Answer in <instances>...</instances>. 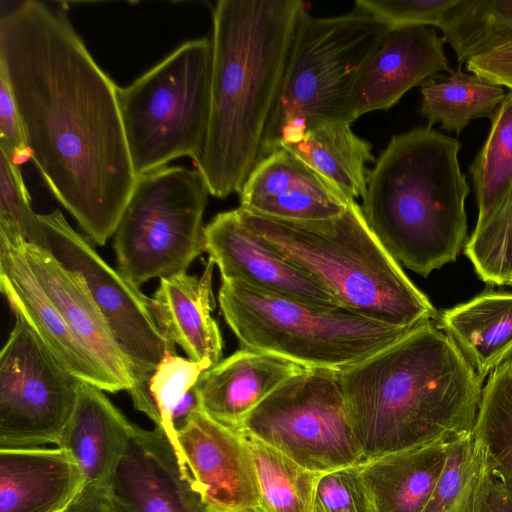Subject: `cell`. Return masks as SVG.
<instances>
[{"label": "cell", "instance_id": "26", "mask_svg": "<svg viewBox=\"0 0 512 512\" xmlns=\"http://www.w3.org/2000/svg\"><path fill=\"white\" fill-rule=\"evenodd\" d=\"M348 122H332L306 132L287 149L338 189L346 198L364 197L369 171L374 162L371 144L358 137Z\"/></svg>", "mask_w": 512, "mask_h": 512}, {"label": "cell", "instance_id": "1", "mask_svg": "<svg viewBox=\"0 0 512 512\" xmlns=\"http://www.w3.org/2000/svg\"><path fill=\"white\" fill-rule=\"evenodd\" d=\"M0 71L42 178L89 238L105 245L138 178L118 86L93 59L64 6L40 0L1 2Z\"/></svg>", "mask_w": 512, "mask_h": 512}, {"label": "cell", "instance_id": "17", "mask_svg": "<svg viewBox=\"0 0 512 512\" xmlns=\"http://www.w3.org/2000/svg\"><path fill=\"white\" fill-rule=\"evenodd\" d=\"M239 194L240 208L289 221L334 218L344 213L350 201L285 148L261 159Z\"/></svg>", "mask_w": 512, "mask_h": 512}, {"label": "cell", "instance_id": "43", "mask_svg": "<svg viewBox=\"0 0 512 512\" xmlns=\"http://www.w3.org/2000/svg\"><path fill=\"white\" fill-rule=\"evenodd\" d=\"M314 512H317V511L314 510Z\"/></svg>", "mask_w": 512, "mask_h": 512}, {"label": "cell", "instance_id": "27", "mask_svg": "<svg viewBox=\"0 0 512 512\" xmlns=\"http://www.w3.org/2000/svg\"><path fill=\"white\" fill-rule=\"evenodd\" d=\"M420 87L419 113L428 127L439 123L456 135L474 119H491L507 95L501 86L460 69L447 76H433Z\"/></svg>", "mask_w": 512, "mask_h": 512}, {"label": "cell", "instance_id": "30", "mask_svg": "<svg viewBox=\"0 0 512 512\" xmlns=\"http://www.w3.org/2000/svg\"><path fill=\"white\" fill-rule=\"evenodd\" d=\"M490 120V133L469 169L478 207L476 226L512 197V92Z\"/></svg>", "mask_w": 512, "mask_h": 512}, {"label": "cell", "instance_id": "12", "mask_svg": "<svg viewBox=\"0 0 512 512\" xmlns=\"http://www.w3.org/2000/svg\"><path fill=\"white\" fill-rule=\"evenodd\" d=\"M14 314L15 325L0 354V448L57 445L82 381Z\"/></svg>", "mask_w": 512, "mask_h": 512}, {"label": "cell", "instance_id": "22", "mask_svg": "<svg viewBox=\"0 0 512 512\" xmlns=\"http://www.w3.org/2000/svg\"><path fill=\"white\" fill-rule=\"evenodd\" d=\"M209 259L200 278L186 273L160 279L149 307L164 337L179 345L188 358L210 367L220 361L222 337L211 316L214 308Z\"/></svg>", "mask_w": 512, "mask_h": 512}, {"label": "cell", "instance_id": "40", "mask_svg": "<svg viewBox=\"0 0 512 512\" xmlns=\"http://www.w3.org/2000/svg\"><path fill=\"white\" fill-rule=\"evenodd\" d=\"M466 68L473 74L512 91V43L470 58Z\"/></svg>", "mask_w": 512, "mask_h": 512}, {"label": "cell", "instance_id": "35", "mask_svg": "<svg viewBox=\"0 0 512 512\" xmlns=\"http://www.w3.org/2000/svg\"><path fill=\"white\" fill-rule=\"evenodd\" d=\"M35 216L20 165L0 148V238L25 240Z\"/></svg>", "mask_w": 512, "mask_h": 512}, {"label": "cell", "instance_id": "7", "mask_svg": "<svg viewBox=\"0 0 512 512\" xmlns=\"http://www.w3.org/2000/svg\"><path fill=\"white\" fill-rule=\"evenodd\" d=\"M218 300L245 349L306 369L341 371L415 329L379 323L342 306H313L239 281L222 280Z\"/></svg>", "mask_w": 512, "mask_h": 512}, {"label": "cell", "instance_id": "4", "mask_svg": "<svg viewBox=\"0 0 512 512\" xmlns=\"http://www.w3.org/2000/svg\"><path fill=\"white\" fill-rule=\"evenodd\" d=\"M460 148L428 126L415 128L393 136L368 174L367 225L398 263L424 277L454 262L468 241Z\"/></svg>", "mask_w": 512, "mask_h": 512}, {"label": "cell", "instance_id": "36", "mask_svg": "<svg viewBox=\"0 0 512 512\" xmlns=\"http://www.w3.org/2000/svg\"><path fill=\"white\" fill-rule=\"evenodd\" d=\"M317 512H376L358 466L321 473L315 493Z\"/></svg>", "mask_w": 512, "mask_h": 512}, {"label": "cell", "instance_id": "5", "mask_svg": "<svg viewBox=\"0 0 512 512\" xmlns=\"http://www.w3.org/2000/svg\"><path fill=\"white\" fill-rule=\"evenodd\" d=\"M238 211L268 249L340 306L399 328L436 322L439 313L375 237L355 200L341 215L318 221L276 219L240 207Z\"/></svg>", "mask_w": 512, "mask_h": 512}, {"label": "cell", "instance_id": "20", "mask_svg": "<svg viewBox=\"0 0 512 512\" xmlns=\"http://www.w3.org/2000/svg\"><path fill=\"white\" fill-rule=\"evenodd\" d=\"M305 369L288 359L244 348L203 371L195 388L202 410L237 431L260 402Z\"/></svg>", "mask_w": 512, "mask_h": 512}, {"label": "cell", "instance_id": "28", "mask_svg": "<svg viewBox=\"0 0 512 512\" xmlns=\"http://www.w3.org/2000/svg\"><path fill=\"white\" fill-rule=\"evenodd\" d=\"M208 368L205 363L169 352L150 379L146 400L139 411L165 432L177 452V431L194 412L202 409L195 384Z\"/></svg>", "mask_w": 512, "mask_h": 512}, {"label": "cell", "instance_id": "18", "mask_svg": "<svg viewBox=\"0 0 512 512\" xmlns=\"http://www.w3.org/2000/svg\"><path fill=\"white\" fill-rule=\"evenodd\" d=\"M0 238V288L14 313L36 331L62 365L81 381L103 391H121L76 339L34 278L20 242Z\"/></svg>", "mask_w": 512, "mask_h": 512}, {"label": "cell", "instance_id": "21", "mask_svg": "<svg viewBox=\"0 0 512 512\" xmlns=\"http://www.w3.org/2000/svg\"><path fill=\"white\" fill-rule=\"evenodd\" d=\"M85 485L60 447L0 448V512H62Z\"/></svg>", "mask_w": 512, "mask_h": 512}, {"label": "cell", "instance_id": "15", "mask_svg": "<svg viewBox=\"0 0 512 512\" xmlns=\"http://www.w3.org/2000/svg\"><path fill=\"white\" fill-rule=\"evenodd\" d=\"M206 252L222 280L317 307L340 306L307 275L268 249L243 223L238 208L217 214L204 228Z\"/></svg>", "mask_w": 512, "mask_h": 512}, {"label": "cell", "instance_id": "42", "mask_svg": "<svg viewBox=\"0 0 512 512\" xmlns=\"http://www.w3.org/2000/svg\"><path fill=\"white\" fill-rule=\"evenodd\" d=\"M453 512H458V507H457V509H455Z\"/></svg>", "mask_w": 512, "mask_h": 512}, {"label": "cell", "instance_id": "37", "mask_svg": "<svg viewBox=\"0 0 512 512\" xmlns=\"http://www.w3.org/2000/svg\"><path fill=\"white\" fill-rule=\"evenodd\" d=\"M459 0H357L361 8L391 31L409 26L440 27Z\"/></svg>", "mask_w": 512, "mask_h": 512}, {"label": "cell", "instance_id": "29", "mask_svg": "<svg viewBox=\"0 0 512 512\" xmlns=\"http://www.w3.org/2000/svg\"><path fill=\"white\" fill-rule=\"evenodd\" d=\"M459 64L512 43V0H459L442 25Z\"/></svg>", "mask_w": 512, "mask_h": 512}, {"label": "cell", "instance_id": "8", "mask_svg": "<svg viewBox=\"0 0 512 512\" xmlns=\"http://www.w3.org/2000/svg\"><path fill=\"white\" fill-rule=\"evenodd\" d=\"M212 63V40H189L128 86L118 87L137 176L179 157L198 159L209 126Z\"/></svg>", "mask_w": 512, "mask_h": 512}, {"label": "cell", "instance_id": "39", "mask_svg": "<svg viewBox=\"0 0 512 512\" xmlns=\"http://www.w3.org/2000/svg\"><path fill=\"white\" fill-rule=\"evenodd\" d=\"M0 148L21 164L31 159L22 120L5 74L0 71Z\"/></svg>", "mask_w": 512, "mask_h": 512}, {"label": "cell", "instance_id": "32", "mask_svg": "<svg viewBox=\"0 0 512 512\" xmlns=\"http://www.w3.org/2000/svg\"><path fill=\"white\" fill-rule=\"evenodd\" d=\"M473 434L484 458L512 488V358L488 376Z\"/></svg>", "mask_w": 512, "mask_h": 512}, {"label": "cell", "instance_id": "24", "mask_svg": "<svg viewBox=\"0 0 512 512\" xmlns=\"http://www.w3.org/2000/svg\"><path fill=\"white\" fill-rule=\"evenodd\" d=\"M436 322L482 380L512 358V292L485 291Z\"/></svg>", "mask_w": 512, "mask_h": 512}, {"label": "cell", "instance_id": "23", "mask_svg": "<svg viewBox=\"0 0 512 512\" xmlns=\"http://www.w3.org/2000/svg\"><path fill=\"white\" fill-rule=\"evenodd\" d=\"M135 428L103 390L82 381L75 409L57 447L74 459L86 484L105 485Z\"/></svg>", "mask_w": 512, "mask_h": 512}, {"label": "cell", "instance_id": "33", "mask_svg": "<svg viewBox=\"0 0 512 512\" xmlns=\"http://www.w3.org/2000/svg\"><path fill=\"white\" fill-rule=\"evenodd\" d=\"M464 253L482 281L512 286V197L485 223L475 226Z\"/></svg>", "mask_w": 512, "mask_h": 512}, {"label": "cell", "instance_id": "25", "mask_svg": "<svg viewBox=\"0 0 512 512\" xmlns=\"http://www.w3.org/2000/svg\"><path fill=\"white\" fill-rule=\"evenodd\" d=\"M450 442L437 441L358 465L376 512H422L443 469Z\"/></svg>", "mask_w": 512, "mask_h": 512}, {"label": "cell", "instance_id": "3", "mask_svg": "<svg viewBox=\"0 0 512 512\" xmlns=\"http://www.w3.org/2000/svg\"><path fill=\"white\" fill-rule=\"evenodd\" d=\"M299 0H220L213 8L211 109L195 161L209 194L239 193L261 142L297 25Z\"/></svg>", "mask_w": 512, "mask_h": 512}, {"label": "cell", "instance_id": "34", "mask_svg": "<svg viewBox=\"0 0 512 512\" xmlns=\"http://www.w3.org/2000/svg\"><path fill=\"white\" fill-rule=\"evenodd\" d=\"M478 447L473 432L449 443L443 469L422 512H453L473 475Z\"/></svg>", "mask_w": 512, "mask_h": 512}, {"label": "cell", "instance_id": "6", "mask_svg": "<svg viewBox=\"0 0 512 512\" xmlns=\"http://www.w3.org/2000/svg\"><path fill=\"white\" fill-rule=\"evenodd\" d=\"M390 32L385 23L356 6L332 17H314L306 11L291 43L260 160L320 125L352 124L349 103L356 79Z\"/></svg>", "mask_w": 512, "mask_h": 512}, {"label": "cell", "instance_id": "9", "mask_svg": "<svg viewBox=\"0 0 512 512\" xmlns=\"http://www.w3.org/2000/svg\"><path fill=\"white\" fill-rule=\"evenodd\" d=\"M208 194L197 169L166 166L138 176L114 233L122 275L138 287L186 273L206 251Z\"/></svg>", "mask_w": 512, "mask_h": 512}, {"label": "cell", "instance_id": "41", "mask_svg": "<svg viewBox=\"0 0 512 512\" xmlns=\"http://www.w3.org/2000/svg\"><path fill=\"white\" fill-rule=\"evenodd\" d=\"M62 512H123L111 499L104 485L86 484Z\"/></svg>", "mask_w": 512, "mask_h": 512}, {"label": "cell", "instance_id": "2", "mask_svg": "<svg viewBox=\"0 0 512 512\" xmlns=\"http://www.w3.org/2000/svg\"><path fill=\"white\" fill-rule=\"evenodd\" d=\"M338 375L366 461L474 430L483 380L435 321Z\"/></svg>", "mask_w": 512, "mask_h": 512}, {"label": "cell", "instance_id": "16", "mask_svg": "<svg viewBox=\"0 0 512 512\" xmlns=\"http://www.w3.org/2000/svg\"><path fill=\"white\" fill-rule=\"evenodd\" d=\"M443 43L427 26L391 31L356 79L349 103L351 122L368 112L389 109L438 72L451 73Z\"/></svg>", "mask_w": 512, "mask_h": 512}, {"label": "cell", "instance_id": "11", "mask_svg": "<svg viewBox=\"0 0 512 512\" xmlns=\"http://www.w3.org/2000/svg\"><path fill=\"white\" fill-rule=\"evenodd\" d=\"M26 242L47 250L82 277L130 368L134 385L129 394L140 410L156 368L167 353H176L152 315L150 298L108 265L60 210L37 214Z\"/></svg>", "mask_w": 512, "mask_h": 512}, {"label": "cell", "instance_id": "38", "mask_svg": "<svg viewBox=\"0 0 512 512\" xmlns=\"http://www.w3.org/2000/svg\"><path fill=\"white\" fill-rule=\"evenodd\" d=\"M458 512H512V488L479 447L477 465L460 498Z\"/></svg>", "mask_w": 512, "mask_h": 512}, {"label": "cell", "instance_id": "14", "mask_svg": "<svg viewBox=\"0 0 512 512\" xmlns=\"http://www.w3.org/2000/svg\"><path fill=\"white\" fill-rule=\"evenodd\" d=\"M123 512H208L165 432L136 426L104 485Z\"/></svg>", "mask_w": 512, "mask_h": 512}, {"label": "cell", "instance_id": "13", "mask_svg": "<svg viewBox=\"0 0 512 512\" xmlns=\"http://www.w3.org/2000/svg\"><path fill=\"white\" fill-rule=\"evenodd\" d=\"M176 442L208 512H261L255 466L242 434L200 409L177 431Z\"/></svg>", "mask_w": 512, "mask_h": 512}, {"label": "cell", "instance_id": "31", "mask_svg": "<svg viewBox=\"0 0 512 512\" xmlns=\"http://www.w3.org/2000/svg\"><path fill=\"white\" fill-rule=\"evenodd\" d=\"M243 436L255 466L260 511L314 512L316 487L321 473L303 468L255 438Z\"/></svg>", "mask_w": 512, "mask_h": 512}, {"label": "cell", "instance_id": "19", "mask_svg": "<svg viewBox=\"0 0 512 512\" xmlns=\"http://www.w3.org/2000/svg\"><path fill=\"white\" fill-rule=\"evenodd\" d=\"M29 268L68 327L120 390L134 380L111 331L82 277L62 265L50 252L22 240Z\"/></svg>", "mask_w": 512, "mask_h": 512}, {"label": "cell", "instance_id": "10", "mask_svg": "<svg viewBox=\"0 0 512 512\" xmlns=\"http://www.w3.org/2000/svg\"><path fill=\"white\" fill-rule=\"evenodd\" d=\"M237 432L318 473L366 462L338 371L305 369L292 376L245 417Z\"/></svg>", "mask_w": 512, "mask_h": 512}]
</instances>
